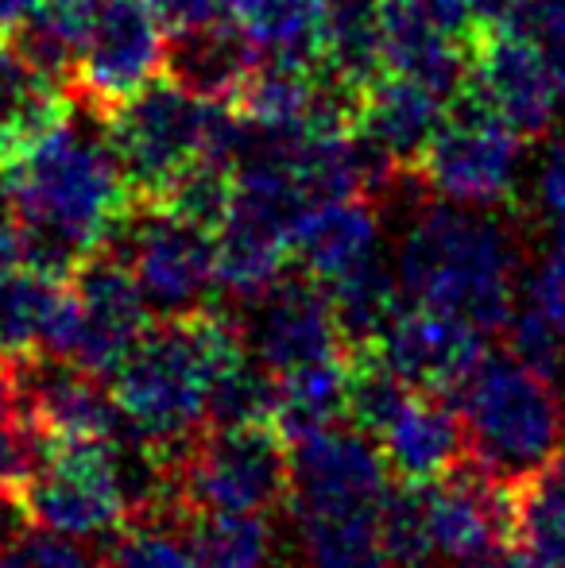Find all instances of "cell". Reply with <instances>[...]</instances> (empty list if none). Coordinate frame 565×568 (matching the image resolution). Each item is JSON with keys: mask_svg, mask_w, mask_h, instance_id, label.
Masks as SVG:
<instances>
[{"mask_svg": "<svg viewBox=\"0 0 565 568\" xmlns=\"http://www.w3.org/2000/svg\"><path fill=\"white\" fill-rule=\"evenodd\" d=\"M0 171L12 197L23 263L59 283L101 252L137 205L109 140L105 113L82 101Z\"/></svg>", "mask_w": 565, "mask_h": 568, "instance_id": "obj_1", "label": "cell"}, {"mask_svg": "<svg viewBox=\"0 0 565 568\" xmlns=\"http://www.w3.org/2000/svg\"><path fill=\"white\" fill-rule=\"evenodd\" d=\"M244 352L249 344L241 325L213 306L186 317H163L159 325L143 329L121 367L109 375L124 429L167 456H182L210 426L205 403L213 379Z\"/></svg>", "mask_w": 565, "mask_h": 568, "instance_id": "obj_2", "label": "cell"}, {"mask_svg": "<svg viewBox=\"0 0 565 568\" xmlns=\"http://www.w3.org/2000/svg\"><path fill=\"white\" fill-rule=\"evenodd\" d=\"M515 240L496 217L473 205L437 202L407 229L395 275L415 306L492 333L515 314Z\"/></svg>", "mask_w": 565, "mask_h": 568, "instance_id": "obj_3", "label": "cell"}, {"mask_svg": "<svg viewBox=\"0 0 565 568\" xmlns=\"http://www.w3.org/2000/svg\"><path fill=\"white\" fill-rule=\"evenodd\" d=\"M453 406L465 422L468 460L504 484H523L562 453V395L512 352L484 356Z\"/></svg>", "mask_w": 565, "mask_h": 568, "instance_id": "obj_4", "label": "cell"}, {"mask_svg": "<svg viewBox=\"0 0 565 568\" xmlns=\"http://www.w3.org/2000/svg\"><path fill=\"white\" fill-rule=\"evenodd\" d=\"M174 484L182 515H275L291 503V442L272 422L205 426L174 460Z\"/></svg>", "mask_w": 565, "mask_h": 568, "instance_id": "obj_5", "label": "cell"}, {"mask_svg": "<svg viewBox=\"0 0 565 568\" xmlns=\"http://www.w3.org/2000/svg\"><path fill=\"white\" fill-rule=\"evenodd\" d=\"M218 113L221 101H205L167 78L105 116L137 205H159L167 190L210 151Z\"/></svg>", "mask_w": 565, "mask_h": 568, "instance_id": "obj_6", "label": "cell"}, {"mask_svg": "<svg viewBox=\"0 0 565 568\" xmlns=\"http://www.w3.org/2000/svg\"><path fill=\"white\" fill-rule=\"evenodd\" d=\"M148 314V298L132 267L121 255L101 247L67 278L39 352L62 356L105 379L143 337Z\"/></svg>", "mask_w": 565, "mask_h": 568, "instance_id": "obj_7", "label": "cell"}, {"mask_svg": "<svg viewBox=\"0 0 565 568\" xmlns=\"http://www.w3.org/2000/svg\"><path fill=\"white\" fill-rule=\"evenodd\" d=\"M16 503L31 526L78 541L124 530L132 515L117 476V437L47 442L36 471L16 491Z\"/></svg>", "mask_w": 565, "mask_h": 568, "instance_id": "obj_8", "label": "cell"}, {"mask_svg": "<svg viewBox=\"0 0 565 568\" xmlns=\"http://www.w3.org/2000/svg\"><path fill=\"white\" fill-rule=\"evenodd\" d=\"M523 171V135L473 98L453 105L415 163V179L437 202L496 210L515 197Z\"/></svg>", "mask_w": 565, "mask_h": 568, "instance_id": "obj_9", "label": "cell"}, {"mask_svg": "<svg viewBox=\"0 0 565 568\" xmlns=\"http://www.w3.org/2000/svg\"><path fill=\"white\" fill-rule=\"evenodd\" d=\"M137 275L148 310L159 317H186L205 306L218 286V236L213 229L186 221L163 205L132 210L105 240Z\"/></svg>", "mask_w": 565, "mask_h": 568, "instance_id": "obj_10", "label": "cell"}, {"mask_svg": "<svg viewBox=\"0 0 565 568\" xmlns=\"http://www.w3.org/2000/svg\"><path fill=\"white\" fill-rule=\"evenodd\" d=\"M159 74H167V39L148 0H93L70 93L109 116Z\"/></svg>", "mask_w": 565, "mask_h": 568, "instance_id": "obj_11", "label": "cell"}, {"mask_svg": "<svg viewBox=\"0 0 565 568\" xmlns=\"http://www.w3.org/2000/svg\"><path fill=\"white\" fill-rule=\"evenodd\" d=\"M392 468L361 429H322L291 442V507L294 518H380Z\"/></svg>", "mask_w": 565, "mask_h": 568, "instance_id": "obj_12", "label": "cell"}, {"mask_svg": "<svg viewBox=\"0 0 565 568\" xmlns=\"http://www.w3.org/2000/svg\"><path fill=\"white\" fill-rule=\"evenodd\" d=\"M558 93L551 62L531 31L473 36L468 82L461 98H473L481 109L515 128L523 140L551 132L558 116Z\"/></svg>", "mask_w": 565, "mask_h": 568, "instance_id": "obj_13", "label": "cell"}, {"mask_svg": "<svg viewBox=\"0 0 565 568\" xmlns=\"http://www.w3.org/2000/svg\"><path fill=\"white\" fill-rule=\"evenodd\" d=\"M16 414L47 442L62 437H117L124 418L113 390L101 387V375L70 364L62 356H16Z\"/></svg>", "mask_w": 565, "mask_h": 568, "instance_id": "obj_14", "label": "cell"}, {"mask_svg": "<svg viewBox=\"0 0 565 568\" xmlns=\"http://www.w3.org/2000/svg\"><path fill=\"white\" fill-rule=\"evenodd\" d=\"M380 352L415 390L442 395L450 403H457L465 383L488 356L476 325L430 306L400 310V317L380 337Z\"/></svg>", "mask_w": 565, "mask_h": 568, "instance_id": "obj_15", "label": "cell"}, {"mask_svg": "<svg viewBox=\"0 0 565 568\" xmlns=\"http://www.w3.org/2000/svg\"><path fill=\"white\" fill-rule=\"evenodd\" d=\"M252 356L272 375L317 364L345 352L330 294L314 286V278H280L264 298L252 302Z\"/></svg>", "mask_w": 565, "mask_h": 568, "instance_id": "obj_16", "label": "cell"}, {"mask_svg": "<svg viewBox=\"0 0 565 568\" xmlns=\"http://www.w3.org/2000/svg\"><path fill=\"white\" fill-rule=\"evenodd\" d=\"M376 445L384 449L392 476L403 484H434L468 456L461 410L450 398L426 395V390H411V398L376 437Z\"/></svg>", "mask_w": 565, "mask_h": 568, "instance_id": "obj_17", "label": "cell"}, {"mask_svg": "<svg viewBox=\"0 0 565 568\" xmlns=\"http://www.w3.org/2000/svg\"><path fill=\"white\" fill-rule=\"evenodd\" d=\"M380 247V217L369 197H333L317 202L299 217L291 232V255L317 283H333L345 271L361 267Z\"/></svg>", "mask_w": 565, "mask_h": 568, "instance_id": "obj_18", "label": "cell"}, {"mask_svg": "<svg viewBox=\"0 0 565 568\" xmlns=\"http://www.w3.org/2000/svg\"><path fill=\"white\" fill-rule=\"evenodd\" d=\"M256 67L260 59L236 20L182 28L167 39V78L205 101H236Z\"/></svg>", "mask_w": 565, "mask_h": 568, "instance_id": "obj_19", "label": "cell"}, {"mask_svg": "<svg viewBox=\"0 0 565 568\" xmlns=\"http://www.w3.org/2000/svg\"><path fill=\"white\" fill-rule=\"evenodd\" d=\"M445 113H450V105H445L442 93L392 70V74H380L364 90L356 128L369 132L380 148H387L403 166L415 171L418 155H423L426 143L442 128Z\"/></svg>", "mask_w": 565, "mask_h": 568, "instance_id": "obj_20", "label": "cell"}, {"mask_svg": "<svg viewBox=\"0 0 565 568\" xmlns=\"http://www.w3.org/2000/svg\"><path fill=\"white\" fill-rule=\"evenodd\" d=\"M67 85L36 67L8 36H0V166L31 148L67 116Z\"/></svg>", "mask_w": 565, "mask_h": 568, "instance_id": "obj_21", "label": "cell"}, {"mask_svg": "<svg viewBox=\"0 0 565 568\" xmlns=\"http://www.w3.org/2000/svg\"><path fill=\"white\" fill-rule=\"evenodd\" d=\"M236 28L260 62L317 67L325 36V0H236Z\"/></svg>", "mask_w": 565, "mask_h": 568, "instance_id": "obj_22", "label": "cell"}, {"mask_svg": "<svg viewBox=\"0 0 565 568\" xmlns=\"http://www.w3.org/2000/svg\"><path fill=\"white\" fill-rule=\"evenodd\" d=\"M218 236V286L236 302H256L283 278L291 236L275 225L229 210Z\"/></svg>", "mask_w": 565, "mask_h": 568, "instance_id": "obj_23", "label": "cell"}, {"mask_svg": "<svg viewBox=\"0 0 565 568\" xmlns=\"http://www.w3.org/2000/svg\"><path fill=\"white\" fill-rule=\"evenodd\" d=\"M349 422V367L345 352L317 364L294 367L275 375V410L272 426L286 442H302Z\"/></svg>", "mask_w": 565, "mask_h": 568, "instance_id": "obj_24", "label": "cell"}, {"mask_svg": "<svg viewBox=\"0 0 565 568\" xmlns=\"http://www.w3.org/2000/svg\"><path fill=\"white\" fill-rule=\"evenodd\" d=\"M322 67L361 90L384 74V0H325Z\"/></svg>", "mask_w": 565, "mask_h": 568, "instance_id": "obj_25", "label": "cell"}, {"mask_svg": "<svg viewBox=\"0 0 565 568\" xmlns=\"http://www.w3.org/2000/svg\"><path fill=\"white\" fill-rule=\"evenodd\" d=\"M400 298H403L400 275H395L380 255H372L361 267L333 278L330 306H333V317H337L345 348H353V344H380L387 325L400 317V310H403Z\"/></svg>", "mask_w": 565, "mask_h": 568, "instance_id": "obj_26", "label": "cell"}, {"mask_svg": "<svg viewBox=\"0 0 565 568\" xmlns=\"http://www.w3.org/2000/svg\"><path fill=\"white\" fill-rule=\"evenodd\" d=\"M272 515L190 510L174 530L186 538L198 568H268L272 565Z\"/></svg>", "mask_w": 565, "mask_h": 568, "instance_id": "obj_27", "label": "cell"}, {"mask_svg": "<svg viewBox=\"0 0 565 568\" xmlns=\"http://www.w3.org/2000/svg\"><path fill=\"white\" fill-rule=\"evenodd\" d=\"M62 298V283L39 275L28 263L0 275V352L4 356H28L43 348V333L54 306Z\"/></svg>", "mask_w": 565, "mask_h": 568, "instance_id": "obj_28", "label": "cell"}, {"mask_svg": "<svg viewBox=\"0 0 565 568\" xmlns=\"http://www.w3.org/2000/svg\"><path fill=\"white\" fill-rule=\"evenodd\" d=\"M302 568H395L380 518H299Z\"/></svg>", "mask_w": 565, "mask_h": 568, "instance_id": "obj_29", "label": "cell"}, {"mask_svg": "<svg viewBox=\"0 0 565 568\" xmlns=\"http://www.w3.org/2000/svg\"><path fill=\"white\" fill-rule=\"evenodd\" d=\"M275 410V375L244 352L236 364L213 379L210 403H205V422L210 426H256L272 422Z\"/></svg>", "mask_w": 565, "mask_h": 568, "instance_id": "obj_30", "label": "cell"}, {"mask_svg": "<svg viewBox=\"0 0 565 568\" xmlns=\"http://www.w3.org/2000/svg\"><path fill=\"white\" fill-rule=\"evenodd\" d=\"M380 538L392 557L395 568H426L434 561V541H430L426 526V503L423 484H403L392 487L380 507Z\"/></svg>", "mask_w": 565, "mask_h": 568, "instance_id": "obj_31", "label": "cell"}, {"mask_svg": "<svg viewBox=\"0 0 565 568\" xmlns=\"http://www.w3.org/2000/svg\"><path fill=\"white\" fill-rule=\"evenodd\" d=\"M504 333H507V352H512L523 367H531V372H538L543 379H551L554 387H558L565 379V333L558 325L531 306V310L512 314Z\"/></svg>", "mask_w": 565, "mask_h": 568, "instance_id": "obj_32", "label": "cell"}, {"mask_svg": "<svg viewBox=\"0 0 565 568\" xmlns=\"http://www.w3.org/2000/svg\"><path fill=\"white\" fill-rule=\"evenodd\" d=\"M0 568H98L78 538L43 530V526H23L4 549Z\"/></svg>", "mask_w": 565, "mask_h": 568, "instance_id": "obj_33", "label": "cell"}, {"mask_svg": "<svg viewBox=\"0 0 565 568\" xmlns=\"http://www.w3.org/2000/svg\"><path fill=\"white\" fill-rule=\"evenodd\" d=\"M47 449V437L31 429L16 414H0V495H12L23 487V479L36 471L39 456Z\"/></svg>", "mask_w": 565, "mask_h": 568, "instance_id": "obj_34", "label": "cell"}, {"mask_svg": "<svg viewBox=\"0 0 565 568\" xmlns=\"http://www.w3.org/2000/svg\"><path fill=\"white\" fill-rule=\"evenodd\" d=\"M531 306L565 333V229H558L535 278H531Z\"/></svg>", "mask_w": 565, "mask_h": 568, "instance_id": "obj_35", "label": "cell"}, {"mask_svg": "<svg viewBox=\"0 0 565 568\" xmlns=\"http://www.w3.org/2000/svg\"><path fill=\"white\" fill-rule=\"evenodd\" d=\"M531 36L543 47L554 82L565 98V0H535L531 4Z\"/></svg>", "mask_w": 565, "mask_h": 568, "instance_id": "obj_36", "label": "cell"}, {"mask_svg": "<svg viewBox=\"0 0 565 568\" xmlns=\"http://www.w3.org/2000/svg\"><path fill=\"white\" fill-rule=\"evenodd\" d=\"M151 12L163 20L167 31L202 28V23L233 20L236 0H148Z\"/></svg>", "mask_w": 565, "mask_h": 568, "instance_id": "obj_37", "label": "cell"}, {"mask_svg": "<svg viewBox=\"0 0 565 568\" xmlns=\"http://www.w3.org/2000/svg\"><path fill=\"white\" fill-rule=\"evenodd\" d=\"M535 205L546 221L565 229V140L554 143L543 155L535 174Z\"/></svg>", "mask_w": 565, "mask_h": 568, "instance_id": "obj_38", "label": "cell"}, {"mask_svg": "<svg viewBox=\"0 0 565 568\" xmlns=\"http://www.w3.org/2000/svg\"><path fill=\"white\" fill-rule=\"evenodd\" d=\"M473 16L476 36H496V31H531V4L535 0H465Z\"/></svg>", "mask_w": 565, "mask_h": 568, "instance_id": "obj_39", "label": "cell"}, {"mask_svg": "<svg viewBox=\"0 0 565 568\" xmlns=\"http://www.w3.org/2000/svg\"><path fill=\"white\" fill-rule=\"evenodd\" d=\"M20 232H16V213H12V197H8V182L0 171V275L12 267H20Z\"/></svg>", "mask_w": 565, "mask_h": 568, "instance_id": "obj_40", "label": "cell"}, {"mask_svg": "<svg viewBox=\"0 0 565 568\" xmlns=\"http://www.w3.org/2000/svg\"><path fill=\"white\" fill-rule=\"evenodd\" d=\"M468 568H558V565H551L546 557H538V554H531V549H523V546H500L496 554H488L484 561H476V565H468Z\"/></svg>", "mask_w": 565, "mask_h": 568, "instance_id": "obj_41", "label": "cell"}, {"mask_svg": "<svg viewBox=\"0 0 565 568\" xmlns=\"http://www.w3.org/2000/svg\"><path fill=\"white\" fill-rule=\"evenodd\" d=\"M43 0H0V36H16Z\"/></svg>", "mask_w": 565, "mask_h": 568, "instance_id": "obj_42", "label": "cell"}, {"mask_svg": "<svg viewBox=\"0 0 565 568\" xmlns=\"http://www.w3.org/2000/svg\"><path fill=\"white\" fill-rule=\"evenodd\" d=\"M16 390H20L16 387V356L0 352V414H16Z\"/></svg>", "mask_w": 565, "mask_h": 568, "instance_id": "obj_43", "label": "cell"}, {"mask_svg": "<svg viewBox=\"0 0 565 568\" xmlns=\"http://www.w3.org/2000/svg\"><path fill=\"white\" fill-rule=\"evenodd\" d=\"M54 4H74V8H90L93 0H54Z\"/></svg>", "mask_w": 565, "mask_h": 568, "instance_id": "obj_44", "label": "cell"}, {"mask_svg": "<svg viewBox=\"0 0 565 568\" xmlns=\"http://www.w3.org/2000/svg\"><path fill=\"white\" fill-rule=\"evenodd\" d=\"M105 568H109V565H105Z\"/></svg>", "mask_w": 565, "mask_h": 568, "instance_id": "obj_45", "label": "cell"}]
</instances>
